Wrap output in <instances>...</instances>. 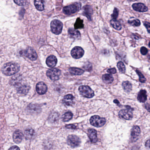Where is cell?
Wrapping results in <instances>:
<instances>
[{
	"label": "cell",
	"instance_id": "603a6c76",
	"mask_svg": "<svg viewBox=\"0 0 150 150\" xmlns=\"http://www.w3.org/2000/svg\"><path fill=\"white\" fill-rule=\"evenodd\" d=\"M30 89V87L26 85H22L18 88V92L21 94L27 93Z\"/></svg>",
	"mask_w": 150,
	"mask_h": 150
},
{
	"label": "cell",
	"instance_id": "484cf974",
	"mask_svg": "<svg viewBox=\"0 0 150 150\" xmlns=\"http://www.w3.org/2000/svg\"><path fill=\"white\" fill-rule=\"evenodd\" d=\"M34 131L33 129L29 128L27 129L25 131V137L27 140H30L34 136Z\"/></svg>",
	"mask_w": 150,
	"mask_h": 150
},
{
	"label": "cell",
	"instance_id": "d590c367",
	"mask_svg": "<svg viewBox=\"0 0 150 150\" xmlns=\"http://www.w3.org/2000/svg\"><path fill=\"white\" fill-rule=\"evenodd\" d=\"M148 49L145 47H142L140 48V52L143 55H146L148 52Z\"/></svg>",
	"mask_w": 150,
	"mask_h": 150
},
{
	"label": "cell",
	"instance_id": "8fae6325",
	"mask_svg": "<svg viewBox=\"0 0 150 150\" xmlns=\"http://www.w3.org/2000/svg\"><path fill=\"white\" fill-rule=\"evenodd\" d=\"M24 53L25 56L31 60H35L37 59L38 56L36 52L31 48H28L25 50Z\"/></svg>",
	"mask_w": 150,
	"mask_h": 150
},
{
	"label": "cell",
	"instance_id": "83f0119b",
	"mask_svg": "<svg viewBox=\"0 0 150 150\" xmlns=\"http://www.w3.org/2000/svg\"><path fill=\"white\" fill-rule=\"evenodd\" d=\"M74 28L75 29H82L84 27L83 21L80 18H78L74 23Z\"/></svg>",
	"mask_w": 150,
	"mask_h": 150
},
{
	"label": "cell",
	"instance_id": "8d00e7d4",
	"mask_svg": "<svg viewBox=\"0 0 150 150\" xmlns=\"http://www.w3.org/2000/svg\"><path fill=\"white\" fill-rule=\"evenodd\" d=\"M14 2L17 5L21 6L25 5L27 4V1H14Z\"/></svg>",
	"mask_w": 150,
	"mask_h": 150
},
{
	"label": "cell",
	"instance_id": "4dcf8cb0",
	"mask_svg": "<svg viewBox=\"0 0 150 150\" xmlns=\"http://www.w3.org/2000/svg\"><path fill=\"white\" fill-rule=\"evenodd\" d=\"M117 67L119 72L121 73H124L125 72V67L124 64L122 62H119L117 64Z\"/></svg>",
	"mask_w": 150,
	"mask_h": 150
},
{
	"label": "cell",
	"instance_id": "e0dca14e",
	"mask_svg": "<svg viewBox=\"0 0 150 150\" xmlns=\"http://www.w3.org/2000/svg\"><path fill=\"white\" fill-rule=\"evenodd\" d=\"M23 135L20 130H17L13 134V140L15 143L18 144L21 142L23 139Z\"/></svg>",
	"mask_w": 150,
	"mask_h": 150
},
{
	"label": "cell",
	"instance_id": "cb8c5ba5",
	"mask_svg": "<svg viewBox=\"0 0 150 150\" xmlns=\"http://www.w3.org/2000/svg\"><path fill=\"white\" fill-rule=\"evenodd\" d=\"M110 24L113 28L115 30L120 31L121 30V26L119 22L116 20H112L110 21Z\"/></svg>",
	"mask_w": 150,
	"mask_h": 150
},
{
	"label": "cell",
	"instance_id": "7c38bea8",
	"mask_svg": "<svg viewBox=\"0 0 150 150\" xmlns=\"http://www.w3.org/2000/svg\"><path fill=\"white\" fill-rule=\"evenodd\" d=\"M36 89L37 92L39 94H44L47 91V86L43 82H39L36 85Z\"/></svg>",
	"mask_w": 150,
	"mask_h": 150
},
{
	"label": "cell",
	"instance_id": "8992f818",
	"mask_svg": "<svg viewBox=\"0 0 150 150\" xmlns=\"http://www.w3.org/2000/svg\"><path fill=\"white\" fill-rule=\"evenodd\" d=\"M127 109H123L121 110L119 112V115L120 118L121 119H125L127 120H131L133 117V114L132 110L133 109L130 107L126 106Z\"/></svg>",
	"mask_w": 150,
	"mask_h": 150
},
{
	"label": "cell",
	"instance_id": "3957f363",
	"mask_svg": "<svg viewBox=\"0 0 150 150\" xmlns=\"http://www.w3.org/2000/svg\"><path fill=\"white\" fill-rule=\"evenodd\" d=\"M62 22L58 20H54L52 21L51 22V31L54 34L59 35L61 33L62 31Z\"/></svg>",
	"mask_w": 150,
	"mask_h": 150
},
{
	"label": "cell",
	"instance_id": "d6a6232c",
	"mask_svg": "<svg viewBox=\"0 0 150 150\" xmlns=\"http://www.w3.org/2000/svg\"><path fill=\"white\" fill-rule=\"evenodd\" d=\"M119 10L118 8H116V7L115 8L113 14L111 15V17L113 18V20H116L117 19L118 16H119Z\"/></svg>",
	"mask_w": 150,
	"mask_h": 150
},
{
	"label": "cell",
	"instance_id": "4fadbf2b",
	"mask_svg": "<svg viewBox=\"0 0 150 150\" xmlns=\"http://www.w3.org/2000/svg\"><path fill=\"white\" fill-rule=\"evenodd\" d=\"M132 7L135 11L139 12H146L148 10L147 7L143 3H134L132 5Z\"/></svg>",
	"mask_w": 150,
	"mask_h": 150
},
{
	"label": "cell",
	"instance_id": "5bb4252c",
	"mask_svg": "<svg viewBox=\"0 0 150 150\" xmlns=\"http://www.w3.org/2000/svg\"><path fill=\"white\" fill-rule=\"evenodd\" d=\"M88 135L92 143H95L97 141V132L95 130L92 129H89L88 130Z\"/></svg>",
	"mask_w": 150,
	"mask_h": 150
},
{
	"label": "cell",
	"instance_id": "1f68e13d",
	"mask_svg": "<svg viewBox=\"0 0 150 150\" xmlns=\"http://www.w3.org/2000/svg\"><path fill=\"white\" fill-rule=\"evenodd\" d=\"M136 72L137 73V74L139 76L140 82L141 83H145L146 81V79L145 78V76L142 74L140 72H139L138 70H136Z\"/></svg>",
	"mask_w": 150,
	"mask_h": 150
},
{
	"label": "cell",
	"instance_id": "9a60e30c",
	"mask_svg": "<svg viewBox=\"0 0 150 150\" xmlns=\"http://www.w3.org/2000/svg\"><path fill=\"white\" fill-rule=\"evenodd\" d=\"M57 59L54 56H50L47 58L46 63L48 67L50 68H53L57 65Z\"/></svg>",
	"mask_w": 150,
	"mask_h": 150
},
{
	"label": "cell",
	"instance_id": "f546056e",
	"mask_svg": "<svg viewBox=\"0 0 150 150\" xmlns=\"http://www.w3.org/2000/svg\"><path fill=\"white\" fill-rule=\"evenodd\" d=\"M128 23L132 26L138 27L140 25V21L138 19L131 18L128 20Z\"/></svg>",
	"mask_w": 150,
	"mask_h": 150
},
{
	"label": "cell",
	"instance_id": "60d3db41",
	"mask_svg": "<svg viewBox=\"0 0 150 150\" xmlns=\"http://www.w3.org/2000/svg\"><path fill=\"white\" fill-rule=\"evenodd\" d=\"M8 150H20V148L17 146H12Z\"/></svg>",
	"mask_w": 150,
	"mask_h": 150
},
{
	"label": "cell",
	"instance_id": "2e32d148",
	"mask_svg": "<svg viewBox=\"0 0 150 150\" xmlns=\"http://www.w3.org/2000/svg\"><path fill=\"white\" fill-rule=\"evenodd\" d=\"M74 97L72 94H68L64 97L63 102L66 105L70 106L74 104Z\"/></svg>",
	"mask_w": 150,
	"mask_h": 150
},
{
	"label": "cell",
	"instance_id": "f1b7e54d",
	"mask_svg": "<svg viewBox=\"0 0 150 150\" xmlns=\"http://www.w3.org/2000/svg\"><path fill=\"white\" fill-rule=\"evenodd\" d=\"M73 116V114L72 112H70V111L66 112V113H65V114L63 115V120L64 121H69L70 120L72 119Z\"/></svg>",
	"mask_w": 150,
	"mask_h": 150
},
{
	"label": "cell",
	"instance_id": "ba28073f",
	"mask_svg": "<svg viewBox=\"0 0 150 150\" xmlns=\"http://www.w3.org/2000/svg\"><path fill=\"white\" fill-rule=\"evenodd\" d=\"M68 145L72 147H75L78 146L81 143V140L77 136L70 135L69 136L67 140Z\"/></svg>",
	"mask_w": 150,
	"mask_h": 150
},
{
	"label": "cell",
	"instance_id": "9c48e42d",
	"mask_svg": "<svg viewBox=\"0 0 150 150\" xmlns=\"http://www.w3.org/2000/svg\"><path fill=\"white\" fill-rule=\"evenodd\" d=\"M84 51L82 48L76 46L71 51L72 57L75 59L80 58L83 56Z\"/></svg>",
	"mask_w": 150,
	"mask_h": 150
},
{
	"label": "cell",
	"instance_id": "f35d334b",
	"mask_svg": "<svg viewBox=\"0 0 150 150\" xmlns=\"http://www.w3.org/2000/svg\"><path fill=\"white\" fill-rule=\"evenodd\" d=\"M65 127L67 129H77V127L76 125L74 124L67 125L65 126Z\"/></svg>",
	"mask_w": 150,
	"mask_h": 150
},
{
	"label": "cell",
	"instance_id": "836d02e7",
	"mask_svg": "<svg viewBox=\"0 0 150 150\" xmlns=\"http://www.w3.org/2000/svg\"><path fill=\"white\" fill-rule=\"evenodd\" d=\"M83 68H84L87 71H90L92 69V66L91 63H85Z\"/></svg>",
	"mask_w": 150,
	"mask_h": 150
},
{
	"label": "cell",
	"instance_id": "277c9868",
	"mask_svg": "<svg viewBox=\"0 0 150 150\" xmlns=\"http://www.w3.org/2000/svg\"><path fill=\"white\" fill-rule=\"evenodd\" d=\"M80 94L85 97L91 98L94 95V92L91 88L87 85H81L79 87Z\"/></svg>",
	"mask_w": 150,
	"mask_h": 150
},
{
	"label": "cell",
	"instance_id": "5b68a950",
	"mask_svg": "<svg viewBox=\"0 0 150 150\" xmlns=\"http://www.w3.org/2000/svg\"><path fill=\"white\" fill-rule=\"evenodd\" d=\"M106 119L101 118L98 115H94L90 119V124L93 126L96 127H101L105 124Z\"/></svg>",
	"mask_w": 150,
	"mask_h": 150
},
{
	"label": "cell",
	"instance_id": "d6986e66",
	"mask_svg": "<svg viewBox=\"0 0 150 150\" xmlns=\"http://www.w3.org/2000/svg\"><path fill=\"white\" fill-rule=\"evenodd\" d=\"M68 33L70 37L74 39H79L81 37V34L79 31L72 28L69 29Z\"/></svg>",
	"mask_w": 150,
	"mask_h": 150
},
{
	"label": "cell",
	"instance_id": "ac0fdd59",
	"mask_svg": "<svg viewBox=\"0 0 150 150\" xmlns=\"http://www.w3.org/2000/svg\"><path fill=\"white\" fill-rule=\"evenodd\" d=\"M83 9L84 10L83 15L87 17L89 20H91L93 12L92 7L90 5H85Z\"/></svg>",
	"mask_w": 150,
	"mask_h": 150
},
{
	"label": "cell",
	"instance_id": "44dd1931",
	"mask_svg": "<svg viewBox=\"0 0 150 150\" xmlns=\"http://www.w3.org/2000/svg\"><path fill=\"white\" fill-rule=\"evenodd\" d=\"M69 72L72 75H80L82 74L84 71L79 68H70L69 69Z\"/></svg>",
	"mask_w": 150,
	"mask_h": 150
},
{
	"label": "cell",
	"instance_id": "ffe728a7",
	"mask_svg": "<svg viewBox=\"0 0 150 150\" xmlns=\"http://www.w3.org/2000/svg\"><path fill=\"white\" fill-rule=\"evenodd\" d=\"M137 99L141 103H144L147 100V95L146 90H141L139 92L137 96Z\"/></svg>",
	"mask_w": 150,
	"mask_h": 150
},
{
	"label": "cell",
	"instance_id": "7402d4cb",
	"mask_svg": "<svg viewBox=\"0 0 150 150\" xmlns=\"http://www.w3.org/2000/svg\"><path fill=\"white\" fill-rule=\"evenodd\" d=\"M103 82L107 84L112 83L114 81V78L110 74H105L102 76Z\"/></svg>",
	"mask_w": 150,
	"mask_h": 150
},
{
	"label": "cell",
	"instance_id": "7a4b0ae2",
	"mask_svg": "<svg viewBox=\"0 0 150 150\" xmlns=\"http://www.w3.org/2000/svg\"><path fill=\"white\" fill-rule=\"evenodd\" d=\"M81 4L79 2H75L69 5L64 7L63 8V12L66 15H72L74 14L81 9Z\"/></svg>",
	"mask_w": 150,
	"mask_h": 150
},
{
	"label": "cell",
	"instance_id": "6da1fadb",
	"mask_svg": "<svg viewBox=\"0 0 150 150\" xmlns=\"http://www.w3.org/2000/svg\"><path fill=\"white\" fill-rule=\"evenodd\" d=\"M20 67L18 64L13 63H6L2 68L3 73L7 76H11L19 72Z\"/></svg>",
	"mask_w": 150,
	"mask_h": 150
},
{
	"label": "cell",
	"instance_id": "e575fe53",
	"mask_svg": "<svg viewBox=\"0 0 150 150\" xmlns=\"http://www.w3.org/2000/svg\"><path fill=\"white\" fill-rule=\"evenodd\" d=\"M50 119L52 121H53V122L56 121L58 119V115L56 114V113L52 114V115H51Z\"/></svg>",
	"mask_w": 150,
	"mask_h": 150
},
{
	"label": "cell",
	"instance_id": "d4e9b609",
	"mask_svg": "<svg viewBox=\"0 0 150 150\" xmlns=\"http://www.w3.org/2000/svg\"><path fill=\"white\" fill-rule=\"evenodd\" d=\"M122 85L124 90L125 92H127V93H129V92H130L132 89V85L128 81H125V82H123Z\"/></svg>",
	"mask_w": 150,
	"mask_h": 150
},
{
	"label": "cell",
	"instance_id": "74e56055",
	"mask_svg": "<svg viewBox=\"0 0 150 150\" xmlns=\"http://www.w3.org/2000/svg\"><path fill=\"white\" fill-rule=\"evenodd\" d=\"M107 72L110 74H115L117 72H116V70L115 68H110L108 69V70H107Z\"/></svg>",
	"mask_w": 150,
	"mask_h": 150
},
{
	"label": "cell",
	"instance_id": "30bf717a",
	"mask_svg": "<svg viewBox=\"0 0 150 150\" xmlns=\"http://www.w3.org/2000/svg\"><path fill=\"white\" fill-rule=\"evenodd\" d=\"M140 134V127L137 125L134 126L131 130V140L133 142H136L138 140Z\"/></svg>",
	"mask_w": 150,
	"mask_h": 150
},
{
	"label": "cell",
	"instance_id": "52a82bcc",
	"mask_svg": "<svg viewBox=\"0 0 150 150\" xmlns=\"http://www.w3.org/2000/svg\"><path fill=\"white\" fill-rule=\"evenodd\" d=\"M47 75L53 81H57L59 80L61 74L60 70L56 68L50 69L47 72Z\"/></svg>",
	"mask_w": 150,
	"mask_h": 150
},
{
	"label": "cell",
	"instance_id": "4316f807",
	"mask_svg": "<svg viewBox=\"0 0 150 150\" xmlns=\"http://www.w3.org/2000/svg\"><path fill=\"white\" fill-rule=\"evenodd\" d=\"M34 3V5L38 10L42 11L44 10V4L42 1H35Z\"/></svg>",
	"mask_w": 150,
	"mask_h": 150
},
{
	"label": "cell",
	"instance_id": "b9f144b4",
	"mask_svg": "<svg viewBox=\"0 0 150 150\" xmlns=\"http://www.w3.org/2000/svg\"><path fill=\"white\" fill-rule=\"evenodd\" d=\"M149 140H148L147 141V142H146V143L145 145L146 147H149V145H150V143H149Z\"/></svg>",
	"mask_w": 150,
	"mask_h": 150
},
{
	"label": "cell",
	"instance_id": "ab89813d",
	"mask_svg": "<svg viewBox=\"0 0 150 150\" xmlns=\"http://www.w3.org/2000/svg\"><path fill=\"white\" fill-rule=\"evenodd\" d=\"M144 25H145V27H146L147 29V31H148V33L150 32V23H149V22H144Z\"/></svg>",
	"mask_w": 150,
	"mask_h": 150
}]
</instances>
